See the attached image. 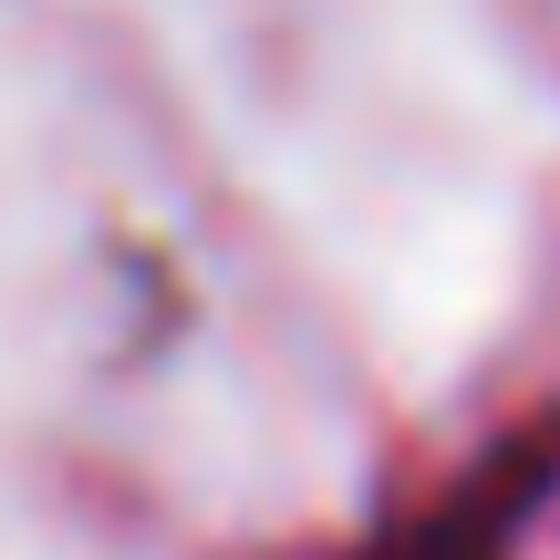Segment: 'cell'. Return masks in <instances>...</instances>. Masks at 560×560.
I'll list each match as a JSON object with an SVG mask.
<instances>
[{
  "label": "cell",
  "mask_w": 560,
  "mask_h": 560,
  "mask_svg": "<svg viewBox=\"0 0 560 560\" xmlns=\"http://www.w3.org/2000/svg\"><path fill=\"white\" fill-rule=\"evenodd\" d=\"M395 560H499V540H488V509H457V520H436L425 540H405Z\"/></svg>",
  "instance_id": "1"
}]
</instances>
